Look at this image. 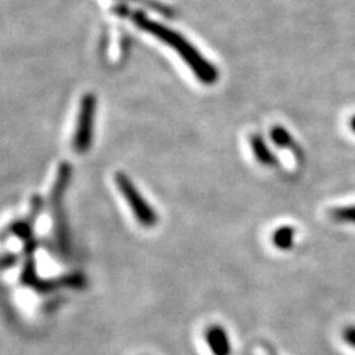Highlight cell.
Segmentation results:
<instances>
[{
    "label": "cell",
    "mask_w": 355,
    "mask_h": 355,
    "mask_svg": "<svg viewBox=\"0 0 355 355\" xmlns=\"http://www.w3.org/2000/svg\"><path fill=\"white\" fill-rule=\"evenodd\" d=\"M114 184L119 193L125 198V202L130 207L133 218L138 220V224L144 228H154L159 222V215L155 209L147 202L139 191V188L133 184L130 178L125 172L114 173Z\"/></svg>",
    "instance_id": "4"
},
{
    "label": "cell",
    "mask_w": 355,
    "mask_h": 355,
    "mask_svg": "<svg viewBox=\"0 0 355 355\" xmlns=\"http://www.w3.org/2000/svg\"><path fill=\"white\" fill-rule=\"evenodd\" d=\"M71 176H73L71 164L62 162L58 166L57 176H55V181L49 196L53 239H55V244H57L58 252H61L62 254L69 253L70 250V234H69V225H67L64 197L67 193V188L70 185Z\"/></svg>",
    "instance_id": "2"
},
{
    "label": "cell",
    "mask_w": 355,
    "mask_h": 355,
    "mask_svg": "<svg viewBox=\"0 0 355 355\" xmlns=\"http://www.w3.org/2000/svg\"><path fill=\"white\" fill-rule=\"evenodd\" d=\"M19 282L22 286L30 287L37 293H51L58 288H82L86 283L85 275L80 272L65 274L58 279H42L37 275V265L35 257L24 258V265L19 275Z\"/></svg>",
    "instance_id": "3"
},
{
    "label": "cell",
    "mask_w": 355,
    "mask_h": 355,
    "mask_svg": "<svg viewBox=\"0 0 355 355\" xmlns=\"http://www.w3.org/2000/svg\"><path fill=\"white\" fill-rule=\"evenodd\" d=\"M18 262V254L12 253V252H6L3 254V259H2V270L8 271L10 268H14Z\"/></svg>",
    "instance_id": "12"
},
{
    "label": "cell",
    "mask_w": 355,
    "mask_h": 355,
    "mask_svg": "<svg viewBox=\"0 0 355 355\" xmlns=\"http://www.w3.org/2000/svg\"><path fill=\"white\" fill-rule=\"evenodd\" d=\"M342 338L345 339V342L351 348L355 349V326H348L343 329L342 331Z\"/></svg>",
    "instance_id": "13"
},
{
    "label": "cell",
    "mask_w": 355,
    "mask_h": 355,
    "mask_svg": "<svg viewBox=\"0 0 355 355\" xmlns=\"http://www.w3.org/2000/svg\"><path fill=\"white\" fill-rule=\"evenodd\" d=\"M42 209H43V198L40 196H33L28 215L24 219L15 220L14 224L9 225L10 234L19 239L22 244L35 240V225L42 214Z\"/></svg>",
    "instance_id": "6"
},
{
    "label": "cell",
    "mask_w": 355,
    "mask_h": 355,
    "mask_svg": "<svg viewBox=\"0 0 355 355\" xmlns=\"http://www.w3.org/2000/svg\"><path fill=\"white\" fill-rule=\"evenodd\" d=\"M349 126H351V129L355 132V116L351 119V121H349Z\"/></svg>",
    "instance_id": "14"
},
{
    "label": "cell",
    "mask_w": 355,
    "mask_h": 355,
    "mask_svg": "<svg viewBox=\"0 0 355 355\" xmlns=\"http://www.w3.org/2000/svg\"><path fill=\"white\" fill-rule=\"evenodd\" d=\"M330 216L338 222H348V224H355V205L331 209Z\"/></svg>",
    "instance_id": "11"
},
{
    "label": "cell",
    "mask_w": 355,
    "mask_h": 355,
    "mask_svg": "<svg viewBox=\"0 0 355 355\" xmlns=\"http://www.w3.org/2000/svg\"><path fill=\"white\" fill-rule=\"evenodd\" d=\"M295 236H296V230L291 225H283L280 228H277L274 231L272 234V244L274 246L279 249V250H283V252H287L291 250L293 248L295 244Z\"/></svg>",
    "instance_id": "10"
},
{
    "label": "cell",
    "mask_w": 355,
    "mask_h": 355,
    "mask_svg": "<svg viewBox=\"0 0 355 355\" xmlns=\"http://www.w3.org/2000/svg\"><path fill=\"white\" fill-rule=\"evenodd\" d=\"M132 19L138 27L151 33L153 36H155L163 43L169 44L175 52L180 53L185 64L190 67L194 76L203 85H214L218 80V71L215 67L212 64H209L202 55L193 48V44L188 43L181 35H178V33L172 31L171 28L159 24V22L150 21L142 14H132Z\"/></svg>",
    "instance_id": "1"
},
{
    "label": "cell",
    "mask_w": 355,
    "mask_h": 355,
    "mask_svg": "<svg viewBox=\"0 0 355 355\" xmlns=\"http://www.w3.org/2000/svg\"><path fill=\"white\" fill-rule=\"evenodd\" d=\"M250 142V148L252 153L254 155V159L257 162L265 168H275L277 164H279V159H277V155L274 154V151L270 148L268 142L265 141V138L259 133H253L249 138Z\"/></svg>",
    "instance_id": "8"
},
{
    "label": "cell",
    "mask_w": 355,
    "mask_h": 355,
    "mask_svg": "<svg viewBox=\"0 0 355 355\" xmlns=\"http://www.w3.org/2000/svg\"><path fill=\"white\" fill-rule=\"evenodd\" d=\"M205 339L212 355H231V342L227 330L219 326L212 324L206 329Z\"/></svg>",
    "instance_id": "7"
},
{
    "label": "cell",
    "mask_w": 355,
    "mask_h": 355,
    "mask_svg": "<svg viewBox=\"0 0 355 355\" xmlns=\"http://www.w3.org/2000/svg\"><path fill=\"white\" fill-rule=\"evenodd\" d=\"M270 138L275 147L283 148V150H291L295 153V157H301V148L297 147V144L295 142L293 137L288 133V130L283 126H274L271 128L270 132Z\"/></svg>",
    "instance_id": "9"
},
{
    "label": "cell",
    "mask_w": 355,
    "mask_h": 355,
    "mask_svg": "<svg viewBox=\"0 0 355 355\" xmlns=\"http://www.w3.org/2000/svg\"><path fill=\"white\" fill-rule=\"evenodd\" d=\"M96 116V96L86 94L80 99L79 114H77L76 130L73 137V148L76 153L85 154L92 147L94 142V123Z\"/></svg>",
    "instance_id": "5"
}]
</instances>
